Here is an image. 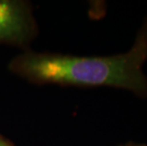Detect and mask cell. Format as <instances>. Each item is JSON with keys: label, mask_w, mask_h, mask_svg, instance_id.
I'll use <instances>...</instances> for the list:
<instances>
[{"label": "cell", "mask_w": 147, "mask_h": 146, "mask_svg": "<svg viewBox=\"0 0 147 146\" xmlns=\"http://www.w3.org/2000/svg\"><path fill=\"white\" fill-rule=\"evenodd\" d=\"M147 16L132 46L123 53L108 56L36 52L15 55L8 65L12 74L35 85H58L83 88L114 87L147 98Z\"/></svg>", "instance_id": "6da1fadb"}, {"label": "cell", "mask_w": 147, "mask_h": 146, "mask_svg": "<svg viewBox=\"0 0 147 146\" xmlns=\"http://www.w3.org/2000/svg\"><path fill=\"white\" fill-rule=\"evenodd\" d=\"M38 32L32 3L26 0H0V45L28 50Z\"/></svg>", "instance_id": "7a4b0ae2"}, {"label": "cell", "mask_w": 147, "mask_h": 146, "mask_svg": "<svg viewBox=\"0 0 147 146\" xmlns=\"http://www.w3.org/2000/svg\"><path fill=\"white\" fill-rule=\"evenodd\" d=\"M0 146H14V144L11 141H9L8 139H6L3 136L0 135Z\"/></svg>", "instance_id": "3957f363"}, {"label": "cell", "mask_w": 147, "mask_h": 146, "mask_svg": "<svg viewBox=\"0 0 147 146\" xmlns=\"http://www.w3.org/2000/svg\"><path fill=\"white\" fill-rule=\"evenodd\" d=\"M117 146H147V144L140 143V142H135V141H127L125 143L119 144Z\"/></svg>", "instance_id": "277c9868"}]
</instances>
